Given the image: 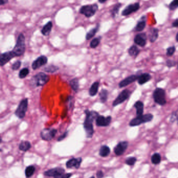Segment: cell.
I'll list each match as a JSON object with an SVG mask.
<instances>
[{
    "instance_id": "obj_46",
    "label": "cell",
    "mask_w": 178,
    "mask_h": 178,
    "mask_svg": "<svg viewBox=\"0 0 178 178\" xmlns=\"http://www.w3.org/2000/svg\"><path fill=\"white\" fill-rule=\"evenodd\" d=\"M172 26L173 27H178V19H176L175 21H174L173 23H172Z\"/></svg>"
},
{
    "instance_id": "obj_19",
    "label": "cell",
    "mask_w": 178,
    "mask_h": 178,
    "mask_svg": "<svg viewBox=\"0 0 178 178\" xmlns=\"http://www.w3.org/2000/svg\"><path fill=\"white\" fill-rule=\"evenodd\" d=\"M146 25V16H143L141 17V19L139 20V21L137 23L136 26L135 27L134 30L137 32H141L145 29Z\"/></svg>"
},
{
    "instance_id": "obj_17",
    "label": "cell",
    "mask_w": 178,
    "mask_h": 178,
    "mask_svg": "<svg viewBox=\"0 0 178 178\" xmlns=\"http://www.w3.org/2000/svg\"><path fill=\"white\" fill-rule=\"evenodd\" d=\"M147 36L145 33H141L135 35L134 41L137 45L140 46L141 47H145L146 44Z\"/></svg>"
},
{
    "instance_id": "obj_32",
    "label": "cell",
    "mask_w": 178,
    "mask_h": 178,
    "mask_svg": "<svg viewBox=\"0 0 178 178\" xmlns=\"http://www.w3.org/2000/svg\"><path fill=\"white\" fill-rule=\"evenodd\" d=\"M35 171V168L33 166H29L25 169V176L26 178H29L33 175Z\"/></svg>"
},
{
    "instance_id": "obj_9",
    "label": "cell",
    "mask_w": 178,
    "mask_h": 178,
    "mask_svg": "<svg viewBox=\"0 0 178 178\" xmlns=\"http://www.w3.org/2000/svg\"><path fill=\"white\" fill-rule=\"evenodd\" d=\"M57 133V130L50 128H45L41 132V137L44 141H49L55 137Z\"/></svg>"
},
{
    "instance_id": "obj_14",
    "label": "cell",
    "mask_w": 178,
    "mask_h": 178,
    "mask_svg": "<svg viewBox=\"0 0 178 178\" xmlns=\"http://www.w3.org/2000/svg\"><path fill=\"white\" fill-rule=\"evenodd\" d=\"M15 57V56L12 51L7 52L1 54L0 55V67L5 65Z\"/></svg>"
},
{
    "instance_id": "obj_25",
    "label": "cell",
    "mask_w": 178,
    "mask_h": 178,
    "mask_svg": "<svg viewBox=\"0 0 178 178\" xmlns=\"http://www.w3.org/2000/svg\"><path fill=\"white\" fill-rule=\"evenodd\" d=\"M99 24H97V25L95 28H93L90 30H89V31H88L86 35V39L87 40H89L92 38H93L95 35L96 33L99 30Z\"/></svg>"
},
{
    "instance_id": "obj_47",
    "label": "cell",
    "mask_w": 178,
    "mask_h": 178,
    "mask_svg": "<svg viewBox=\"0 0 178 178\" xmlns=\"http://www.w3.org/2000/svg\"><path fill=\"white\" fill-rule=\"evenodd\" d=\"M8 2V0H0V6L4 5L7 4Z\"/></svg>"
},
{
    "instance_id": "obj_34",
    "label": "cell",
    "mask_w": 178,
    "mask_h": 178,
    "mask_svg": "<svg viewBox=\"0 0 178 178\" xmlns=\"http://www.w3.org/2000/svg\"><path fill=\"white\" fill-rule=\"evenodd\" d=\"M59 68L56 66L53 65H49L44 68V70L47 72H49V73H54L55 72H56V71L58 70Z\"/></svg>"
},
{
    "instance_id": "obj_28",
    "label": "cell",
    "mask_w": 178,
    "mask_h": 178,
    "mask_svg": "<svg viewBox=\"0 0 178 178\" xmlns=\"http://www.w3.org/2000/svg\"><path fill=\"white\" fill-rule=\"evenodd\" d=\"M30 148H31V144L29 142L26 141L22 142L19 146V149L24 151H28Z\"/></svg>"
},
{
    "instance_id": "obj_22",
    "label": "cell",
    "mask_w": 178,
    "mask_h": 178,
    "mask_svg": "<svg viewBox=\"0 0 178 178\" xmlns=\"http://www.w3.org/2000/svg\"><path fill=\"white\" fill-rule=\"evenodd\" d=\"M134 107L136 110V115L138 116H141L143 115L144 113V104L141 101H137L135 103Z\"/></svg>"
},
{
    "instance_id": "obj_33",
    "label": "cell",
    "mask_w": 178,
    "mask_h": 178,
    "mask_svg": "<svg viewBox=\"0 0 178 178\" xmlns=\"http://www.w3.org/2000/svg\"><path fill=\"white\" fill-rule=\"evenodd\" d=\"M161 156L159 153H155L151 156V162L152 164L158 165L161 162Z\"/></svg>"
},
{
    "instance_id": "obj_44",
    "label": "cell",
    "mask_w": 178,
    "mask_h": 178,
    "mask_svg": "<svg viewBox=\"0 0 178 178\" xmlns=\"http://www.w3.org/2000/svg\"><path fill=\"white\" fill-rule=\"evenodd\" d=\"M96 176L97 178H103L104 176V172L101 170H98L96 174Z\"/></svg>"
},
{
    "instance_id": "obj_38",
    "label": "cell",
    "mask_w": 178,
    "mask_h": 178,
    "mask_svg": "<svg viewBox=\"0 0 178 178\" xmlns=\"http://www.w3.org/2000/svg\"><path fill=\"white\" fill-rule=\"evenodd\" d=\"M178 0H173L169 5V8L171 10H174L178 8Z\"/></svg>"
},
{
    "instance_id": "obj_24",
    "label": "cell",
    "mask_w": 178,
    "mask_h": 178,
    "mask_svg": "<svg viewBox=\"0 0 178 178\" xmlns=\"http://www.w3.org/2000/svg\"><path fill=\"white\" fill-rule=\"evenodd\" d=\"M99 86V82H95L93 83L89 90V94L91 96H94L96 95L98 91V89Z\"/></svg>"
},
{
    "instance_id": "obj_8",
    "label": "cell",
    "mask_w": 178,
    "mask_h": 178,
    "mask_svg": "<svg viewBox=\"0 0 178 178\" xmlns=\"http://www.w3.org/2000/svg\"><path fill=\"white\" fill-rule=\"evenodd\" d=\"M131 94V92L130 90H128V89L123 90L122 92L119 94L117 97L114 100L113 102L112 103L113 106L116 107L118 106V105L123 103L127 99H128V97L130 96Z\"/></svg>"
},
{
    "instance_id": "obj_40",
    "label": "cell",
    "mask_w": 178,
    "mask_h": 178,
    "mask_svg": "<svg viewBox=\"0 0 178 178\" xmlns=\"http://www.w3.org/2000/svg\"><path fill=\"white\" fill-rule=\"evenodd\" d=\"M177 65V62L174 61V60L172 59H168L166 61V65L167 66V67L169 68L172 67H174Z\"/></svg>"
},
{
    "instance_id": "obj_3",
    "label": "cell",
    "mask_w": 178,
    "mask_h": 178,
    "mask_svg": "<svg viewBox=\"0 0 178 178\" xmlns=\"http://www.w3.org/2000/svg\"><path fill=\"white\" fill-rule=\"evenodd\" d=\"M50 80L49 76L44 72H39L31 78L30 85L33 86H43Z\"/></svg>"
},
{
    "instance_id": "obj_2",
    "label": "cell",
    "mask_w": 178,
    "mask_h": 178,
    "mask_svg": "<svg viewBox=\"0 0 178 178\" xmlns=\"http://www.w3.org/2000/svg\"><path fill=\"white\" fill-rule=\"evenodd\" d=\"M25 37L23 33H21L19 35L17 40L16 45L12 51L14 54L15 57H16L23 55L25 53Z\"/></svg>"
},
{
    "instance_id": "obj_36",
    "label": "cell",
    "mask_w": 178,
    "mask_h": 178,
    "mask_svg": "<svg viewBox=\"0 0 178 178\" xmlns=\"http://www.w3.org/2000/svg\"><path fill=\"white\" fill-rule=\"evenodd\" d=\"M29 70L27 68H24L21 70L19 73V77L21 79H24L27 77L29 74Z\"/></svg>"
},
{
    "instance_id": "obj_27",
    "label": "cell",
    "mask_w": 178,
    "mask_h": 178,
    "mask_svg": "<svg viewBox=\"0 0 178 178\" xmlns=\"http://www.w3.org/2000/svg\"><path fill=\"white\" fill-rule=\"evenodd\" d=\"M139 52L140 50L139 49V48L137 47L136 45H134L131 46L128 50V54L131 56H133L134 58H136L137 56L139 53Z\"/></svg>"
},
{
    "instance_id": "obj_41",
    "label": "cell",
    "mask_w": 178,
    "mask_h": 178,
    "mask_svg": "<svg viewBox=\"0 0 178 178\" xmlns=\"http://www.w3.org/2000/svg\"><path fill=\"white\" fill-rule=\"evenodd\" d=\"M21 64H22V63L19 61L15 62L13 64L12 66V69L14 70H17L19 69V68L21 67Z\"/></svg>"
},
{
    "instance_id": "obj_49",
    "label": "cell",
    "mask_w": 178,
    "mask_h": 178,
    "mask_svg": "<svg viewBox=\"0 0 178 178\" xmlns=\"http://www.w3.org/2000/svg\"><path fill=\"white\" fill-rule=\"evenodd\" d=\"M176 39L177 42L178 41V33H177L176 36Z\"/></svg>"
},
{
    "instance_id": "obj_39",
    "label": "cell",
    "mask_w": 178,
    "mask_h": 178,
    "mask_svg": "<svg viewBox=\"0 0 178 178\" xmlns=\"http://www.w3.org/2000/svg\"><path fill=\"white\" fill-rule=\"evenodd\" d=\"M176 47L174 46H172L170 47H168L167 49V55L168 56H171L174 54V52L176 51Z\"/></svg>"
},
{
    "instance_id": "obj_31",
    "label": "cell",
    "mask_w": 178,
    "mask_h": 178,
    "mask_svg": "<svg viewBox=\"0 0 178 178\" xmlns=\"http://www.w3.org/2000/svg\"><path fill=\"white\" fill-rule=\"evenodd\" d=\"M108 96V91L106 89H102L99 93L100 100L101 102L105 103L107 100Z\"/></svg>"
},
{
    "instance_id": "obj_16",
    "label": "cell",
    "mask_w": 178,
    "mask_h": 178,
    "mask_svg": "<svg viewBox=\"0 0 178 178\" xmlns=\"http://www.w3.org/2000/svg\"><path fill=\"white\" fill-rule=\"evenodd\" d=\"M82 162V158L81 157L73 158L72 159L68 160L66 162V168L68 169L74 168L75 169H79L81 166V163Z\"/></svg>"
},
{
    "instance_id": "obj_6",
    "label": "cell",
    "mask_w": 178,
    "mask_h": 178,
    "mask_svg": "<svg viewBox=\"0 0 178 178\" xmlns=\"http://www.w3.org/2000/svg\"><path fill=\"white\" fill-rule=\"evenodd\" d=\"M153 98L156 103L161 106L166 104V92L163 89L157 88L153 93Z\"/></svg>"
},
{
    "instance_id": "obj_35",
    "label": "cell",
    "mask_w": 178,
    "mask_h": 178,
    "mask_svg": "<svg viewBox=\"0 0 178 178\" xmlns=\"http://www.w3.org/2000/svg\"><path fill=\"white\" fill-rule=\"evenodd\" d=\"M101 39L102 37H99L98 38H96L95 39H93L91 40L90 43V47L91 48H96L99 45L100 43V41H101Z\"/></svg>"
},
{
    "instance_id": "obj_5",
    "label": "cell",
    "mask_w": 178,
    "mask_h": 178,
    "mask_svg": "<svg viewBox=\"0 0 178 178\" xmlns=\"http://www.w3.org/2000/svg\"><path fill=\"white\" fill-rule=\"evenodd\" d=\"M98 10L97 4H89L82 6L79 9V13L84 15L85 17L89 18L93 16Z\"/></svg>"
},
{
    "instance_id": "obj_12",
    "label": "cell",
    "mask_w": 178,
    "mask_h": 178,
    "mask_svg": "<svg viewBox=\"0 0 178 178\" xmlns=\"http://www.w3.org/2000/svg\"><path fill=\"white\" fill-rule=\"evenodd\" d=\"M111 120L112 117L111 116L105 117L104 116L99 115L96 119V123L98 127H107L110 125Z\"/></svg>"
},
{
    "instance_id": "obj_30",
    "label": "cell",
    "mask_w": 178,
    "mask_h": 178,
    "mask_svg": "<svg viewBox=\"0 0 178 178\" xmlns=\"http://www.w3.org/2000/svg\"><path fill=\"white\" fill-rule=\"evenodd\" d=\"M121 6H122V4L120 3H119L116 4L113 6V7L111 10L110 13H111V15L112 18H114L116 17L117 14H118L119 11V10H120V8H121Z\"/></svg>"
},
{
    "instance_id": "obj_50",
    "label": "cell",
    "mask_w": 178,
    "mask_h": 178,
    "mask_svg": "<svg viewBox=\"0 0 178 178\" xmlns=\"http://www.w3.org/2000/svg\"><path fill=\"white\" fill-rule=\"evenodd\" d=\"M2 137H1V136H0V143H1V142H2Z\"/></svg>"
},
{
    "instance_id": "obj_23",
    "label": "cell",
    "mask_w": 178,
    "mask_h": 178,
    "mask_svg": "<svg viewBox=\"0 0 178 178\" xmlns=\"http://www.w3.org/2000/svg\"><path fill=\"white\" fill-rule=\"evenodd\" d=\"M159 30L157 28H152L150 31L149 37V40L151 42H154L158 38Z\"/></svg>"
},
{
    "instance_id": "obj_29",
    "label": "cell",
    "mask_w": 178,
    "mask_h": 178,
    "mask_svg": "<svg viewBox=\"0 0 178 178\" xmlns=\"http://www.w3.org/2000/svg\"><path fill=\"white\" fill-rule=\"evenodd\" d=\"M70 85L74 91L75 92H77L79 89V79L76 78L70 80Z\"/></svg>"
},
{
    "instance_id": "obj_51",
    "label": "cell",
    "mask_w": 178,
    "mask_h": 178,
    "mask_svg": "<svg viewBox=\"0 0 178 178\" xmlns=\"http://www.w3.org/2000/svg\"><path fill=\"white\" fill-rule=\"evenodd\" d=\"M90 178H95V177L92 176V177H90Z\"/></svg>"
},
{
    "instance_id": "obj_7",
    "label": "cell",
    "mask_w": 178,
    "mask_h": 178,
    "mask_svg": "<svg viewBox=\"0 0 178 178\" xmlns=\"http://www.w3.org/2000/svg\"><path fill=\"white\" fill-rule=\"evenodd\" d=\"M28 105V100L27 98H25L21 101L19 106L15 111V115L19 119H23L25 117Z\"/></svg>"
},
{
    "instance_id": "obj_45",
    "label": "cell",
    "mask_w": 178,
    "mask_h": 178,
    "mask_svg": "<svg viewBox=\"0 0 178 178\" xmlns=\"http://www.w3.org/2000/svg\"><path fill=\"white\" fill-rule=\"evenodd\" d=\"M72 174L70 173H68V174H64L63 176L62 177V178H70L72 176Z\"/></svg>"
},
{
    "instance_id": "obj_37",
    "label": "cell",
    "mask_w": 178,
    "mask_h": 178,
    "mask_svg": "<svg viewBox=\"0 0 178 178\" xmlns=\"http://www.w3.org/2000/svg\"><path fill=\"white\" fill-rule=\"evenodd\" d=\"M136 161V158L134 157H130L126 158V160H125V164L128 166H133L134 165Z\"/></svg>"
},
{
    "instance_id": "obj_26",
    "label": "cell",
    "mask_w": 178,
    "mask_h": 178,
    "mask_svg": "<svg viewBox=\"0 0 178 178\" xmlns=\"http://www.w3.org/2000/svg\"><path fill=\"white\" fill-rule=\"evenodd\" d=\"M110 153V148L108 146H102L99 149V155L102 157H107Z\"/></svg>"
},
{
    "instance_id": "obj_13",
    "label": "cell",
    "mask_w": 178,
    "mask_h": 178,
    "mask_svg": "<svg viewBox=\"0 0 178 178\" xmlns=\"http://www.w3.org/2000/svg\"><path fill=\"white\" fill-rule=\"evenodd\" d=\"M128 146V142H120L114 148V154L117 156L122 155L126 151Z\"/></svg>"
},
{
    "instance_id": "obj_20",
    "label": "cell",
    "mask_w": 178,
    "mask_h": 178,
    "mask_svg": "<svg viewBox=\"0 0 178 178\" xmlns=\"http://www.w3.org/2000/svg\"><path fill=\"white\" fill-rule=\"evenodd\" d=\"M151 75L148 73L141 74L139 76H138V78H137L138 83L140 85H143L148 81H149V80L151 79Z\"/></svg>"
},
{
    "instance_id": "obj_42",
    "label": "cell",
    "mask_w": 178,
    "mask_h": 178,
    "mask_svg": "<svg viewBox=\"0 0 178 178\" xmlns=\"http://www.w3.org/2000/svg\"><path fill=\"white\" fill-rule=\"evenodd\" d=\"M178 117H177V111L174 112V113H172L171 115V117L170 118V123H174L175 121L177 120Z\"/></svg>"
},
{
    "instance_id": "obj_11",
    "label": "cell",
    "mask_w": 178,
    "mask_h": 178,
    "mask_svg": "<svg viewBox=\"0 0 178 178\" xmlns=\"http://www.w3.org/2000/svg\"><path fill=\"white\" fill-rule=\"evenodd\" d=\"M139 8H140V5L139 3H135L133 4H130L122 10V15L124 16L130 15L133 13L137 12Z\"/></svg>"
},
{
    "instance_id": "obj_21",
    "label": "cell",
    "mask_w": 178,
    "mask_h": 178,
    "mask_svg": "<svg viewBox=\"0 0 178 178\" xmlns=\"http://www.w3.org/2000/svg\"><path fill=\"white\" fill-rule=\"evenodd\" d=\"M52 27H53L52 22L51 21H49L44 26V27H42L41 32L44 36H48L50 35V32L52 30Z\"/></svg>"
},
{
    "instance_id": "obj_18",
    "label": "cell",
    "mask_w": 178,
    "mask_h": 178,
    "mask_svg": "<svg viewBox=\"0 0 178 178\" xmlns=\"http://www.w3.org/2000/svg\"><path fill=\"white\" fill-rule=\"evenodd\" d=\"M138 76L135 75H133L131 76H128V77L122 80L119 84V86L121 88L128 86L129 84H131L133 82H135L136 80H137Z\"/></svg>"
},
{
    "instance_id": "obj_15",
    "label": "cell",
    "mask_w": 178,
    "mask_h": 178,
    "mask_svg": "<svg viewBox=\"0 0 178 178\" xmlns=\"http://www.w3.org/2000/svg\"><path fill=\"white\" fill-rule=\"evenodd\" d=\"M48 63V58L46 56L42 55L37 58L32 64V68L33 70L37 69L46 65Z\"/></svg>"
},
{
    "instance_id": "obj_43",
    "label": "cell",
    "mask_w": 178,
    "mask_h": 178,
    "mask_svg": "<svg viewBox=\"0 0 178 178\" xmlns=\"http://www.w3.org/2000/svg\"><path fill=\"white\" fill-rule=\"evenodd\" d=\"M68 131H66V132H65L62 135L60 136V137H58V141H61L62 140H63L65 137H66L67 136V135H68Z\"/></svg>"
},
{
    "instance_id": "obj_48",
    "label": "cell",
    "mask_w": 178,
    "mask_h": 178,
    "mask_svg": "<svg viewBox=\"0 0 178 178\" xmlns=\"http://www.w3.org/2000/svg\"><path fill=\"white\" fill-rule=\"evenodd\" d=\"M107 0H98V2L100 3H104L105 2H106Z\"/></svg>"
},
{
    "instance_id": "obj_4",
    "label": "cell",
    "mask_w": 178,
    "mask_h": 178,
    "mask_svg": "<svg viewBox=\"0 0 178 178\" xmlns=\"http://www.w3.org/2000/svg\"><path fill=\"white\" fill-rule=\"evenodd\" d=\"M153 115L151 114H147L145 115L138 116L136 118L133 119L132 120H131L129 125L131 127L137 126L141 124L151 121L153 120Z\"/></svg>"
},
{
    "instance_id": "obj_1",
    "label": "cell",
    "mask_w": 178,
    "mask_h": 178,
    "mask_svg": "<svg viewBox=\"0 0 178 178\" xmlns=\"http://www.w3.org/2000/svg\"><path fill=\"white\" fill-rule=\"evenodd\" d=\"M86 118L84 123V128L87 138H91L94 133L93 127V121L96 120L99 114L95 111H89L88 109L85 111Z\"/></svg>"
},
{
    "instance_id": "obj_10",
    "label": "cell",
    "mask_w": 178,
    "mask_h": 178,
    "mask_svg": "<svg viewBox=\"0 0 178 178\" xmlns=\"http://www.w3.org/2000/svg\"><path fill=\"white\" fill-rule=\"evenodd\" d=\"M65 174V170L63 168L61 167L51 169L44 173L46 176L52 177L54 178H62Z\"/></svg>"
}]
</instances>
